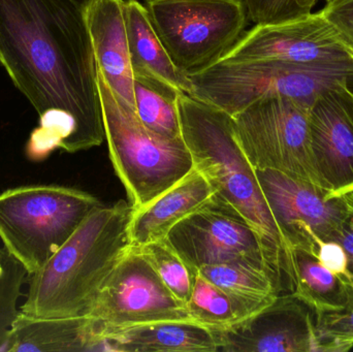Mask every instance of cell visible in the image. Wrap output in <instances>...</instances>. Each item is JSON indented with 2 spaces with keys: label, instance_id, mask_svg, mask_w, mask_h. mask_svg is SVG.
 <instances>
[{
  "label": "cell",
  "instance_id": "obj_14",
  "mask_svg": "<svg viewBox=\"0 0 353 352\" xmlns=\"http://www.w3.org/2000/svg\"><path fill=\"white\" fill-rule=\"evenodd\" d=\"M312 313L294 296H278L271 306L250 320L217 332L218 351L319 352Z\"/></svg>",
  "mask_w": 353,
  "mask_h": 352
},
{
  "label": "cell",
  "instance_id": "obj_24",
  "mask_svg": "<svg viewBox=\"0 0 353 352\" xmlns=\"http://www.w3.org/2000/svg\"><path fill=\"white\" fill-rule=\"evenodd\" d=\"M136 248L148 260L165 287L179 300L186 303L192 291L194 271L187 266L165 240L151 242Z\"/></svg>",
  "mask_w": 353,
  "mask_h": 352
},
{
  "label": "cell",
  "instance_id": "obj_17",
  "mask_svg": "<svg viewBox=\"0 0 353 352\" xmlns=\"http://www.w3.org/2000/svg\"><path fill=\"white\" fill-rule=\"evenodd\" d=\"M2 351H103L99 329L90 318H32L19 313Z\"/></svg>",
  "mask_w": 353,
  "mask_h": 352
},
{
  "label": "cell",
  "instance_id": "obj_8",
  "mask_svg": "<svg viewBox=\"0 0 353 352\" xmlns=\"http://www.w3.org/2000/svg\"><path fill=\"white\" fill-rule=\"evenodd\" d=\"M310 107L288 97H271L232 117L236 140L256 171L280 172L321 186L309 140Z\"/></svg>",
  "mask_w": 353,
  "mask_h": 352
},
{
  "label": "cell",
  "instance_id": "obj_16",
  "mask_svg": "<svg viewBox=\"0 0 353 352\" xmlns=\"http://www.w3.org/2000/svg\"><path fill=\"white\" fill-rule=\"evenodd\" d=\"M214 192L205 176L193 167L175 185L137 210H132L130 246L142 247L165 240L175 225L213 202Z\"/></svg>",
  "mask_w": 353,
  "mask_h": 352
},
{
  "label": "cell",
  "instance_id": "obj_32",
  "mask_svg": "<svg viewBox=\"0 0 353 352\" xmlns=\"http://www.w3.org/2000/svg\"><path fill=\"white\" fill-rule=\"evenodd\" d=\"M2 275V268H1V264H0V277H1Z\"/></svg>",
  "mask_w": 353,
  "mask_h": 352
},
{
  "label": "cell",
  "instance_id": "obj_22",
  "mask_svg": "<svg viewBox=\"0 0 353 352\" xmlns=\"http://www.w3.org/2000/svg\"><path fill=\"white\" fill-rule=\"evenodd\" d=\"M197 271L228 293L261 307H269L279 296V281L268 269L257 265L225 262Z\"/></svg>",
  "mask_w": 353,
  "mask_h": 352
},
{
  "label": "cell",
  "instance_id": "obj_7",
  "mask_svg": "<svg viewBox=\"0 0 353 352\" xmlns=\"http://www.w3.org/2000/svg\"><path fill=\"white\" fill-rule=\"evenodd\" d=\"M151 24L183 74L217 63L247 25L244 0H145Z\"/></svg>",
  "mask_w": 353,
  "mask_h": 352
},
{
  "label": "cell",
  "instance_id": "obj_19",
  "mask_svg": "<svg viewBox=\"0 0 353 352\" xmlns=\"http://www.w3.org/2000/svg\"><path fill=\"white\" fill-rule=\"evenodd\" d=\"M126 31L134 76L157 81L179 93L191 95V83L172 61L155 32L144 4L125 0Z\"/></svg>",
  "mask_w": 353,
  "mask_h": 352
},
{
  "label": "cell",
  "instance_id": "obj_6",
  "mask_svg": "<svg viewBox=\"0 0 353 352\" xmlns=\"http://www.w3.org/2000/svg\"><path fill=\"white\" fill-rule=\"evenodd\" d=\"M187 76L192 96L232 117L261 99L288 97L311 105L325 91L353 86V68L276 60L218 62Z\"/></svg>",
  "mask_w": 353,
  "mask_h": 352
},
{
  "label": "cell",
  "instance_id": "obj_25",
  "mask_svg": "<svg viewBox=\"0 0 353 352\" xmlns=\"http://www.w3.org/2000/svg\"><path fill=\"white\" fill-rule=\"evenodd\" d=\"M319 352H343L353 347V304L315 318Z\"/></svg>",
  "mask_w": 353,
  "mask_h": 352
},
{
  "label": "cell",
  "instance_id": "obj_18",
  "mask_svg": "<svg viewBox=\"0 0 353 352\" xmlns=\"http://www.w3.org/2000/svg\"><path fill=\"white\" fill-rule=\"evenodd\" d=\"M103 351L217 352V332L194 322H159L101 333Z\"/></svg>",
  "mask_w": 353,
  "mask_h": 352
},
{
  "label": "cell",
  "instance_id": "obj_27",
  "mask_svg": "<svg viewBox=\"0 0 353 352\" xmlns=\"http://www.w3.org/2000/svg\"><path fill=\"white\" fill-rule=\"evenodd\" d=\"M321 12L353 51V0H336Z\"/></svg>",
  "mask_w": 353,
  "mask_h": 352
},
{
  "label": "cell",
  "instance_id": "obj_11",
  "mask_svg": "<svg viewBox=\"0 0 353 352\" xmlns=\"http://www.w3.org/2000/svg\"><path fill=\"white\" fill-rule=\"evenodd\" d=\"M250 60L353 68V51L319 10L284 22L255 24L218 62Z\"/></svg>",
  "mask_w": 353,
  "mask_h": 352
},
{
  "label": "cell",
  "instance_id": "obj_29",
  "mask_svg": "<svg viewBox=\"0 0 353 352\" xmlns=\"http://www.w3.org/2000/svg\"><path fill=\"white\" fill-rule=\"evenodd\" d=\"M317 256L327 269L339 275L346 284L345 254L337 242H325L321 244L317 250Z\"/></svg>",
  "mask_w": 353,
  "mask_h": 352
},
{
  "label": "cell",
  "instance_id": "obj_3",
  "mask_svg": "<svg viewBox=\"0 0 353 352\" xmlns=\"http://www.w3.org/2000/svg\"><path fill=\"white\" fill-rule=\"evenodd\" d=\"M132 214L125 200L93 211L43 268L29 275L20 313L32 318L89 316L130 248Z\"/></svg>",
  "mask_w": 353,
  "mask_h": 352
},
{
  "label": "cell",
  "instance_id": "obj_4",
  "mask_svg": "<svg viewBox=\"0 0 353 352\" xmlns=\"http://www.w3.org/2000/svg\"><path fill=\"white\" fill-rule=\"evenodd\" d=\"M97 85L110 159L137 210L185 177L194 167L192 156L183 138H165L147 128L99 70Z\"/></svg>",
  "mask_w": 353,
  "mask_h": 352
},
{
  "label": "cell",
  "instance_id": "obj_13",
  "mask_svg": "<svg viewBox=\"0 0 353 352\" xmlns=\"http://www.w3.org/2000/svg\"><path fill=\"white\" fill-rule=\"evenodd\" d=\"M309 140L321 187L333 196L353 191V86L330 89L313 101Z\"/></svg>",
  "mask_w": 353,
  "mask_h": 352
},
{
  "label": "cell",
  "instance_id": "obj_15",
  "mask_svg": "<svg viewBox=\"0 0 353 352\" xmlns=\"http://www.w3.org/2000/svg\"><path fill=\"white\" fill-rule=\"evenodd\" d=\"M84 12L97 70L113 92L134 109L125 0H94Z\"/></svg>",
  "mask_w": 353,
  "mask_h": 352
},
{
  "label": "cell",
  "instance_id": "obj_12",
  "mask_svg": "<svg viewBox=\"0 0 353 352\" xmlns=\"http://www.w3.org/2000/svg\"><path fill=\"white\" fill-rule=\"evenodd\" d=\"M256 172L290 249L317 254L321 244L335 240L346 215L344 196H333L321 186L280 172Z\"/></svg>",
  "mask_w": 353,
  "mask_h": 352
},
{
  "label": "cell",
  "instance_id": "obj_21",
  "mask_svg": "<svg viewBox=\"0 0 353 352\" xmlns=\"http://www.w3.org/2000/svg\"><path fill=\"white\" fill-rule=\"evenodd\" d=\"M186 306L193 322L214 332L230 330L265 309L228 293L199 271Z\"/></svg>",
  "mask_w": 353,
  "mask_h": 352
},
{
  "label": "cell",
  "instance_id": "obj_2",
  "mask_svg": "<svg viewBox=\"0 0 353 352\" xmlns=\"http://www.w3.org/2000/svg\"><path fill=\"white\" fill-rule=\"evenodd\" d=\"M181 132L194 167L205 176L216 204L246 221L265 242L278 270L290 279V246L241 148L234 119L192 95L178 96Z\"/></svg>",
  "mask_w": 353,
  "mask_h": 352
},
{
  "label": "cell",
  "instance_id": "obj_9",
  "mask_svg": "<svg viewBox=\"0 0 353 352\" xmlns=\"http://www.w3.org/2000/svg\"><path fill=\"white\" fill-rule=\"evenodd\" d=\"M88 318L99 336L105 331L153 322H193L186 303L174 296L132 246L110 275Z\"/></svg>",
  "mask_w": 353,
  "mask_h": 352
},
{
  "label": "cell",
  "instance_id": "obj_26",
  "mask_svg": "<svg viewBox=\"0 0 353 352\" xmlns=\"http://www.w3.org/2000/svg\"><path fill=\"white\" fill-rule=\"evenodd\" d=\"M319 0H244L248 18L254 24H274L312 12Z\"/></svg>",
  "mask_w": 353,
  "mask_h": 352
},
{
  "label": "cell",
  "instance_id": "obj_1",
  "mask_svg": "<svg viewBox=\"0 0 353 352\" xmlns=\"http://www.w3.org/2000/svg\"><path fill=\"white\" fill-rule=\"evenodd\" d=\"M0 64L39 114L25 148L30 161L105 141L97 59L74 0H0Z\"/></svg>",
  "mask_w": 353,
  "mask_h": 352
},
{
  "label": "cell",
  "instance_id": "obj_10",
  "mask_svg": "<svg viewBox=\"0 0 353 352\" xmlns=\"http://www.w3.org/2000/svg\"><path fill=\"white\" fill-rule=\"evenodd\" d=\"M165 240L194 272L201 267L244 262L263 267L281 279L261 236L214 200L180 221Z\"/></svg>",
  "mask_w": 353,
  "mask_h": 352
},
{
  "label": "cell",
  "instance_id": "obj_30",
  "mask_svg": "<svg viewBox=\"0 0 353 352\" xmlns=\"http://www.w3.org/2000/svg\"><path fill=\"white\" fill-rule=\"evenodd\" d=\"M74 1L85 10V8H86L89 4L92 3L94 0H74Z\"/></svg>",
  "mask_w": 353,
  "mask_h": 352
},
{
  "label": "cell",
  "instance_id": "obj_5",
  "mask_svg": "<svg viewBox=\"0 0 353 352\" xmlns=\"http://www.w3.org/2000/svg\"><path fill=\"white\" fill-rule=\"evenodd\" d=\"M103 206L88 192L61 185H26L0 194V240L29 275Z\"/></svg>",
  "mask_w": 353,
  "mask_h": 352
},
{
  "label": "cell",
  "instance_id": "obj_31",
  "mask_svg": "<svg viewBox=\"0 0 353 352\" xmlns=\"http://www.w3.org/2000/svg\"><path fill=\"white\" fill-rule=\"evenodd\" d=\"M325 3H331V2L336 1V0H325Z\"/></svg>",
  "mask_w": 353,
  "mask_h": 352
},
{
  "label": "cell",
  "instance_id": "obj_20",
  "mask_svg": "<svg viewBox=\"0 0 353 352\" xmlns=\"http://www.w3.org/2000/svg\"><path fill=\"white\" fill-rule=\"evenodd\" d=\"M290 281L292 296L306 304L315 315L339 311L352 303L343 279L327 269L314 252L290 249Z\"/></svg>",
  "mask_w": 353,
  "mask_h": 352
},
{
  "label": "cell",
  "instance_id": "obj_28",
  "mask_svg": "<svg viewBox=\"0 0 353 352\" xmlns=\"http://www.w3.org/2000/svg\"><path fill=\"white\" fill-rule=\"evenodd\" d=\"M344 200L346 203V215L340 227L339 233L333 242H337L346 258V285L352 295L353 304V191L346 194Z\"/></svg>",
  "mask_w": 353,
  "mask_h": 352
},
{
  "label": "cell",
  "instance_id": "obj_23",
  "mask_svg": "<svg viewBox=\"0 0 353 352\" xmlns=\"http://www.w3.org/2000/svg\"><path fill=\"white\" fill-rule=\"evenodd\" d=\"M134 111L149 130L170 138H182L178 96L174 89L144 76H134Z\"/></svg>",
  "mask_w": 353,
  "mask_h": 352
}]
</instances>
